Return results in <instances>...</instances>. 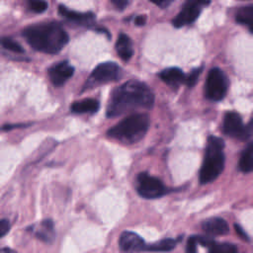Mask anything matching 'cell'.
I'll return each instance as SVG.
<instances>
[{
    "mask_svg": "<svg viewBox=\"0 0 253 253\" xmlns=\"http://www.w3.org/2000/svg\"><path fill=\"white\" fill-rule=\"evenodd\" d=\"M154 95L149 87L137 80H129L116 88L106 111L108 118L118 117L136 109H151Z\"/></svg>",
    "mask_w": 253,
    "mask_h": 253,
    "instance_id": "1",
    "label": "cell"
},
{
    "mask_svg": "<svg viewBox=\"0 0 253 253\" xmlns=\"http://www.w3.org/2000/svg\"><path fill=\"white\" fill-rule=\"evenodd\" d=\"M23 36L34 49L48 54L59 52L68 42L67 33L56 23L29 26L23 31Z\"/></svg>",
    "mask_w": 253,
    "mask_h": 253,
    "instance_id": "2",
    "label": "cell"
},
{
    "mask_svg": "<svg viewBox=\"0 0 253 253\" xmlns=\"http://www.w3.org/2000/svg\"><path fill=\"white\" fill-rule=\"evenodd\" d=\"M149 124V117L146 114H134L111 127L107 133L110 137L124 143H134L145 135Z\"/></svg>",
    "mask_w": 253,
    "mask_h": 253,
    "instance_id": "3",
    "label": "cell"
},
{
    "mask_svg": "<svg viewBox=\"0 0 253 253\" xmlns=\"http://www.w3.org/2000/svg\"><path fill=\"white\" fill-rule=\"evenodd\" d=\"M224 142L217 136L211 135L205 152V158L200 171V182L207 184L215 180L224 168Z\"/></svg>",
    "mask_w": 253,
    "mask_h": 253,
    "instance_id": "4",
    "label": "cell"
},
{
    "mask_svg": "<svg viewBox=\"0 0 253 253\" xmlns=\"http://www.w3.org/2000/svg\"><path fill=\"white\" fill-rule=\"evenodd\" d=\"M227 91V79L223 71L217 67L209 71L206 85L205 95L211 101H220L224 98Z\"/></svg>",
    "mask_w": 253,
    "mask_h": 253,
    "instance_id": "5",
    "label": "cell"
},
{
    "mask_svg": "<svg viewBox=\"0 0 253 253\" xmlns=\"http://www.w3.org/2000/svg\"><path fill=\"white\" fill-rule=\"evenodd\" d=\"M122 76L120 66L114 62H103L99 64L88 78L84 89L94 87L98 84H104L112 81H117Z\"/></svg>",
    "mask_w": 253,
    "mask_h": 253,
    "instance_id": "6",
    "label": "cell"
},
{
    "mask_svg": "<svg viewBox=\"0 0 253 253\" xmlns=\"http://www.w3.org/2000/svg\"><path fill=\"white\" fill-rule=\"evenodd\" d=\"M136 189L138 195L144 199H157L168 192L162 181L145 172L138 174Z\"/></svg>",
    "mask_w": 253,
    "mask_h": 253,
    "instance_id": "7",
    "label": "cell"
},
{
    "mask_svg": "<svg viewBox=\"0 0 253 253\" xmlns=\"http://www.w3.org/2000/svg\"><path fill=\"white\" fill-rule=\"evenodd\" d=\"M209 3L210 0H186L181 11L172 21L173 26L181 28L192 24L201 14L203 7Z\"/></svg>",
    "mask_w": 253,
    "mask_h": 253,
    "instance_id": "8",
    "label": "cell"
},
{
    "mask_svg": "<svg viewBox=\"0 0 253 253\" xmlns=\"http://www.w3.org/2000/svg\"><path fill=\"white\" fill-rule=\"evenodd\" d=\"M222 128L225 134L234 138L245 139L250 134L247 126L243 125L240 116L235 112H228L225 114Z\"/></svg>",
    "mask_w": 253,
    "mask_h": 253,
    "instance_id": "9",
    "label": "cell"
},
{
    "mask_svg": "<svg viewBox=\"0 0 253 253\" xmlns=\"http://www.w3.org/2000/svg\"><path fill=\"white\" fill-rule=\"evenodd\" d=\"M119 246L125 252L144 251L146 244L144 240L132 231H124L119 238Z\"/></svg>",
    "mask_w": 253,
    "mask_h": 253,
    "instance_id": "10",
    "label": "cell"
},
{
    "mask_svg": "<svg viewBox=\"0 0 253 253\" xmlns=\"http://www.w3.org/2000/svg\"><path fill=\"white\" fill-rule=\"evenodd\" d=\"M74 73V68L67 62L62 61L56 63L48 69V76L50 81L55 86H60L69 79Z\"/></svg>",
    "mask_w": 253,
    "mask_h": 253,
    "instance_id": "11",
    "label": "cell"
},
{
    "mask_svg": "<svg viewBox=\"0 0 253 253\" xmlns=\"http://www.w3.org/2000/svg\"><path fill=\"white\" fill-rule=\"evenodd\" d=\"M202 228L205 232L211 235H225L229 231L227 222L220 217H211L205 220Z\"/></svg>",
    "mask_w": 253,
    "mask_h": 253,
    "instance_id": "12",
    "label": "cell"
},
{
    "mask_svg": "<svg viewBox=\"0 0 253 253\" xmlns=\"http://www.w3.org/2000/svg\"><path fill=\"white\" fill-rule=\"evenodd\" d=\"M160 79L170 86H177L186 80L184 72L177 67L166 68L159 73Z\"/></svg>",
    "mask_w": 253,
    "mask_h": 253,
    "instance_id": "13",
    "label": "cell"
},
{
    "mask_svg": "<svg viewBox=\"0 0 253 253\" xmlns=\"http://www.w3.org/2000/svg\"><path fill=\"white\" fill-rule=\"evenodd\" d=\"M116 49L123 60L127 61L129 58H131L133 54L131 41L126 34H121L119 36L116 42Z\"/></svg>",
    "mask_w": 253,
    "mask_h": 253,
    "instance_id": "14",
    "label": "cell"
},
{
    "mask_svg": "<svg viewBox=\"0 0 253 253\" xmlns=\"http://www.w3.org/2000/svg\"><path fill=\"white\" fill-rule=\"evenodd\" d=\"M100 104L95 99H84L78 102H74L71 105V112L75 114L84 113H96L99 110Z\"/></svg>",
    "mask_w": 253,
    "mask_h": 253,
    "instance_id": "15",
    "label": "cell"
},
{
    "mask_svg": "<svg viewBox=\"0 0 253 253\" xmlns=\"http://www.w3.org/2000/svg\"><path fill=\"white\" fill-rule=\"evenodd\" d=\"M58 12L65 18L74 21V22H88L94 19V14L87 12V13H81V12H76L69 10L68 8L64 7L63 5L58 6Z\"/></svg>",
    "mask_w": 253,
    "mask_h": 253,
    "instance_id": "16",
    "label": "cell"
},
{
    "mask_svg": "<svg viewBox=\"0 0 253 253\" xmlns=\"http://www.w3.org/2000/svg\"><path fill=\"white\" fill-rule=\"evenodd\" d=\"M36 236L43 242L51 243L54 239V225L51 219H45L42 222L41 228L36 231Z\"/></svg>",
    "mask_w": 253,
    "mask_h": 253,
    "instance_id": "17",
    "label": "cell"
},
{
    "mask_svg": "<svg viewBox=\"0 0 253 253\" xmlns=\"http://www.w3.org/2000/svg\"><path fill=\"white\" fill-rule=\"evenodd\" d=\"M235 20L237 23L247 26L248 29L253 27V5L241 7L236 11Z\"/></svg>",
    "mask_w": 253,
    "mask_h": 253,
    "instance_id": "18",
    "label": "cell"
},
{
    "mask_svg": "<svg viewBox=\"0 0 253 253\" xmlns=\"http://www.w3.org/2000/svg\"><path fill=\"white\" fill-rule=\"evenodd\" d=\"M238 166L244 173L253 171V143L248 145V147L242 152Z\"/></svg>",
    "mask_w": 253,
    "mask_h": 253,
    "instance_id": "19",
    "label": "cell"
},
{
    "mask_svg": "<svg viewBox=\"0 0 253 253\" xmlns=\"http://www.w3.org/2000/svg\"><path fill=\"white\" fill-rule=\"evenodd\" d=\"M177 241L172 238L162 239L156 243L148 244L145 246L144 251H151V252H168L175 248Z\"/></svg>",
    "mask_w": 253,
    "mask_h": 253,
    "instance_id": "20",
    "label": "cell"
},
{
    "mask_svg": "<svg viewBox=\"0 0 253 253\" xmlns=\"http://www.w3.org/2000/svg\"><path fill=\"white\" fill-rule=\"evenodd\" d=\"M209 253H238V250L230 243H213L209 247Z\"/></svg>",
    "mask_w": 253,
    "mask_h": 253,
    "instance_id": "21",
    "label": "cell"
},
{
    "mask_svg": "<svg viewBox=\"0 0 253 253\" xmlns=\"http://www.w3.org/2000/svg\"><path fill=\"white\" fill-rule=\"evenodd\" d=\"M0 44L4 48H6L10 51H13V52H16V53L24 52V48L22 47V45L11 38H7V37L0 38Z\"/></svg>",
    "mask_w": 253,
    "mask_h": 253,
    "instance_id": "22",
    "label": "cell"
},
{
    "mask_svg": "<svg viewBox=\"0 0 253 253\" xmlns=\"http://www.w3.org/2000/svg\"><path fill=\"white\" fill-rule=\"evenodd\" d=\"M29 6L36 13H42L47 9V3L44 0H29Z\"/></svg>",
    "mask_w": 253,
    "mask_h": 253,
    "instance_id": "23",
    "label": "cell"
},
{
    "mask_svg": "<svg viewBox=\"0 0 253 253\" xmlns=\"http://www.w3.org/2000/svg\"><path fill=\"white\" fill-rule=\"evenodd\" d=\"M201 72H202V68H197V69H194V70L186 77L185 83L187 84L188 87H193V86L197 83L198 78H199Z\"/></svg>",
    "mask_w": 253,
    "mask_h": 253,
    "instance_id": "24",
    "label": "cell"
},
{
    "mask_svg": "<svg viewBox=\"0 0 253 253\" xmlns=\"http://www.w3.org/2000/svg\"><path fill=\"white\" fill-rule=\"evenodd\" d=\"M197 237L192 236L188 239L186 245V253H197Z\"/></svg>",
    "mask_w": 253,
    "mask_h": 253,
    "instance_id": "25",
    "label": "cell"
},
{
    "mask_svg": "<svg viewBox=\"0 0 253 253\" xmlns=\"http://www.w3.org/2000/svg\"><path fill=\"white\" fill-rule=\"evenodd\" d=\"M10 230V222L7 219H0V237L7 234Z\"/></svg>",
    "mask_w": 253,
    "mask_h": 253,
    "instance_id": "26",
    "label": "cell"
},
{
    "mask_svg": "<svg viewBox=\"0 0 253 253\" xmlns=\"http://www.w3.org/2000/svg\"><path fill=\"white\" fill-rule=\"evenodd\" d=\"M110 1L120 11L124 10L128 4V0H110Z\"/></svg>",
    "mask_w": 253,
    "mask_h": 253,
    "instance_id": "27",
    "label": "cell"
},
{
    "mask_svg": "<svg viewBox=\"0 0 253 253\" xmlns=\"http://www.w3.org/2000/svg\"><path fill=\"white\" fill-rule=\"evenodd\" d=\"M174 0H150V2H152L153 4L157 5L160 8H166L167 6H169Z\"/></svg>",
    "mask_w": 253,
    "mask_h": 253,
    "instance_id": "28",
    "label": "cell"
},
{
    "mask_svg": "<svg viewBox=\"0 0 253 253\" xmlns=\"http://www.w3.org/2000/svg\"><path fill=\"white\" fill-rule=\"evenodd\" d=\"M234 228H235V230H236V233H237L242 239H246V240L248 239L246 233L243 231V229H242L238 224H234Z\"/></svg>",
    "mask_w": 253,
    "mask_h": 253,
    "instance_id": "29",
    "label": "cell"
},
{
    "mask_svg": "<svg viewBox=\"0 0 253 253\" xmlns=\"http://www.w3.org/2000/svg\"><path fill=\"white\" fill-rule=\"evenodd\" d=\"M146 22V17L144 15H140V16H137L134 20V23L136 26H143Z\"/></svg>",
    "mask_w": 253,
    "mask_h": 253,
    "instance_id": "30",
    "label": "cell"
},
{
    "mask_svg": "<svg viewBox=\"0 0 253 253\" xmlns=\"http://www.w3.org/2000/svg\"><path fill=\"white\" fill-rule=\"evenodd\" d=\"M247 129H248L249 133H251V131H253V120H251V121H250V123L248 124V126H247Z\"/></svg>",
    "mask_w": 253,
    "mask_h": 253,
    "instance_id": "31",
    "label": "cell"
},
{
    "mask_svg": "<svg viewBox=\"0 0 253 253\" xmlns=\"http://www.w3.org/2000/svg\"><path fill=\"white\" fill-rule=\"evenodd\" d=\"M249 31H250V33H251V34H253V27L249 28Z\"/></svg>",
    "mask_w": 253,
    "mask_h": 253,
    "instance_id": "32",
    "label": "cell"
}]
</instances>
